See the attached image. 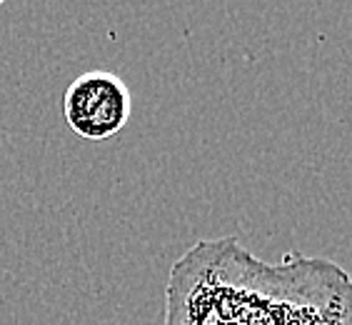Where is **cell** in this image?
I'll return each instance as SVG.
<instances>
[{"mask_svg": "<svg viewBox=\"0 0 352 325\" xmlns=\"http://www.w3.org/2000/svg\"><path fill=\"white\" fill-rule=\"evenodd\" d=\"M3 3H6V0H0V6H3Z\"/></svg>", "mask_w": 352, "mask_h": 325, "instance_id": "3957f363", "label": "cell"}, {"mask_svg": "<svg viewBox=\"0 0 352 325\" xmlns=\"http://www.w3.org/2000/svg\"><path fill=\"white\" fill-rule=\"evenodd\" d=\"M63 116L78 138L108 140L130 123L133 93L120 75L110 70H85L65 90Z\"/></svg>", "mask_w": 352, "mask_h": 325, "instance_id": "7a4b0ae2", "label": "cell"}, {"mask_svg": "<svg viewBox=\"0 0 352 325\" xmlns=\"http://www.w3.org/2000/svg\"><path fill=\"white\" fill-rule=\"evenodd\" d=\"M163 325H352V278L327 258L272 265L232 235L200 240L170 268Z\"/></svg>", "mask_w": 352, "mask_h": 325, "instance_id": "6da1fadb", "label": "cell"}]
</instances>
